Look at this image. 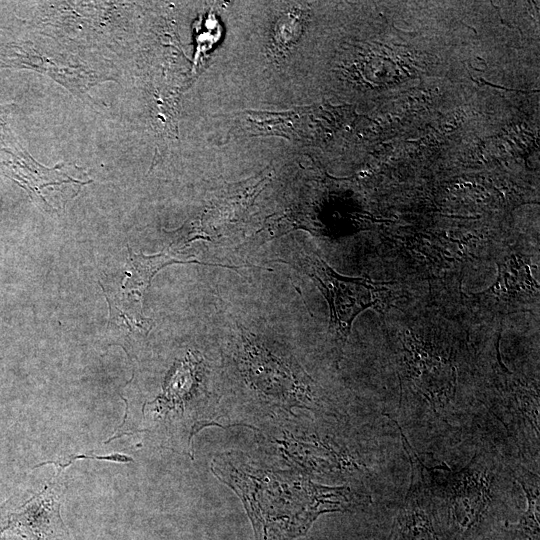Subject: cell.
Returning <instances> with one entry per match:
<instances>
[{"instance_id": "cell-1", "label": "cell", "mask_w": 540, "mask_h": 540, "mask_svg": "<svg viewBox=\"0 0 540 540\" xmlns=\"http://www.w3.org/2000/svg\"><path fill=\"white\" fill-rule=\"evenodd\" d=\"M213 470L233 489H239L253 526L255 540H294L305 535L323 513L353 506L347 487H325L248 465L235 467L213 461Z\"/></svg>"}, {"instance_id": "cell-2", "label": "cell", "mask_w": 540, "mask_h": 540, "mask_svg": "<svg viewBox=\"0 0 540 540\" xmlns=\"http://www.w3.org/2000/svg\"><path fill=\"white\" fill-rule=\"evenodd\" d=\"M303 267L328 302L329 331L335 341L339 362L353 321L362 311L378 302V295L386 291L384 286L386 284L374 282L369 278L342 276L316 254L305 255Z\"/></svg>"}, {"instance_id": "cell-3", "label": "cell", "mask_w": 540, "mask_h": 540, "mask_svg": "<svg viewBox=\"0 0 540 540\" xmlns=\"http://www.w3.org/2000/svg\"><path fill=\"white\" fill-rule=\"evenodd\" d=\"M63 486L53 483L17 507L0 509V540H69L60 515Z\"/></svg>"}, {"instance_id": "cell-4", "label": "cell", "mask_w": 540, "mask_h": 540, "mask_svg": "<svg viewBox=\"0 0 540 540\" xmlns=\"http://www.w3.org/2000/svg\"><path fill=\"white\" fill-rule=\"evenodd\" d=\"M450 502L456 524L468 531L477 525L490 503L489 472L477 457L458 472H450Z\"/></svg>"}, {"instance_id": "cell-5", "label": "cell", "mask_w": 540, "mask_h": 540, "mask_svg": "<svg viewBox=\"0 0 540 540\" xmlns=\"http://www.w3.org/2000/svg\"><path fill=\"white\" fill-rule=\"evenodd\" d=\"M430 496L407 495L392 523L387 540H441Z\"/></svg>"}, {"instance_id": "cell-6", "label": "cell", "mask_w": 540, "mask_h": 540, "mask_svg": "<svg viewBox=\"0 0 540 540\" xmlns=\"http://www.w3.org/2000/svg\"><path fill=\"white\" fill-rule=\"evenodd\" d=\"M13 61L23 67H30L31 69L49 75L78 96L86 93L93 85L104 81L94 71L80 67H71L69 65L62 66L33 51L27 52L22 50L21 53H16V58Z\"/></svg>"}, {"instance_id": "cell-7", "label": "cell", "mask_w": 540, "mask_h": 540, "mask_svg": "<svg viewBox=\"0 0 540 540\" xmlns=\"http://www.w3.org/2000/svg\"><path fill=\"white\" fill-rule=\"evenodd\" d=\"M128 259L125 267V278L123 280V288L126 291L132 292V294H138L139 298L150 286L151 280L155 274L165 266L175 263H198L202 265L206 264L197 260H183L176 257L171 252H161L156 255L145 256L143 254H135L131 251L129 246Z\"/></svg>"}, {"instance_id": "cell-8", "label": "cell", "mask_w": 540, "mask_h": 540, "mask_svg": "<svg viewBox=\"0 0 540 540\" xmlns=\"http://www.w3.org/2000/svg\"><path fill=\"white\" fill-rule=\"evenodd\" d=\"M17 164V167L14 168L15 178L29 191L32 198H37L46 207L48 206L42 193L44 188L64 183H76L79 185L89 183L70 176L69 168L72 167L71 165L58 164L53 168H47L31 157H25Z\"/></svg>"}, {"instance_id": "cell-9", "label": "cell", "mask_w": 540, "mask_h": 540, "mask_svg": "<svg viewBox=\"0 0 540 540\" xmlns=\"http://www.w3.org/2000/svg\"><path fill=\"white\" fill-rule=\"evenodd\" d=\"M109 306V324L122 327L132 332L147 334L152 325L151 320L141 313L139 300H132L130 296H118L104 290ZM140 334V333H139Z\"/></svg>"}, {"instance_id": "cell-10", "label": "cell", "mask_w": 540, "mask_h": 540, "mask_svg": "<svg viewBox=\"0 0 540 540\" xmlns=\"http://www.w3.org/2000/svg\"><path fill=\"white\" fill-rule=\"evenodd\" d=\"M515 478L524 490L527 499V508L521 515L519 523L512 526L529 540H539V477L523 469V471L516 472Z\"/></svg>"}, {"instance_id": "cell-11", "label": "cell", "mask_w": 540, "mask_h": 540, "mask_svg": "<svg viewBox=\"0 0 540 540\" xmlns=\"http://www.w3.org/2000/svg\"><path fill=\"white\" fill-rule=\"evenodd\" d=\"M302 21L296 11L284 14L277 21L273 33L272 51L276 57L284 56L301 34Z\"/></svg>"}, {"instance_id": "cell-12", "label": "cell", "mask_w": 540, "mask_h": 540, "mask_svg": "<svg viewBox=\"0 0 540 540\" xmlns=\"http://www.w3.org/2000/svg\"><path fill=\"white\" fill-rule=\"evenodd\" d=\"M80 458H90V459H101V460H110V461H114V462H119V463H127V462H130L132 461V458L126 456V455H122V454H109V455H104V456H101V455H69V459L66 458V459H59L57 461H46V462H43V463H40L38 464L37 466L35 467H39V466H42V465H46V464H54L58 467V472L60 473L61 471H63L64 468H66L68 465H70L71 463H73L74 460L76 459H80Z\"/></svg>"}]
</instances>
